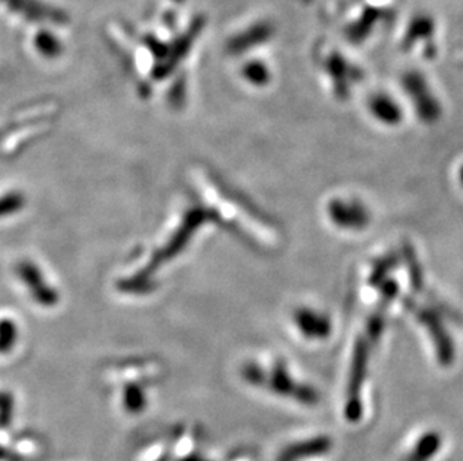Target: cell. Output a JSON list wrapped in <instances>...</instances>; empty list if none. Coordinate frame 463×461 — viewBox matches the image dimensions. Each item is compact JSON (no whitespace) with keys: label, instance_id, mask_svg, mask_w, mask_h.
Instances as JSON below:
<instances>
[{"label":"cell","instance_id":"obj_3","mask_svg":"<svg viewBox=\"0 0 463 461\" xmlns=\"http://www.w3.org/2000/svg\"><path fill=\"white\" fill-rule=\"evenodd\" d=\"M264 384L268 385V388L273 391L275 394L282 396V397H293L294 400L297 398L298 391L303 384H297L294 382V379L289 376L287 367L278 363L273 368H271V372L268 375V377H266Z\"/></svg>","mask_w":463,"mask_h":461},{"label":"cell","instance_id":"obj_1","mask_svg":"<svg viewBox=\"0 0 463 461\" xmlns=\"http://www.w3.org/2000/svg\"><path fill=\"white\" fill-rule=\"evenodd\" d=\"M367 368V347L363 343H358L352 358L349 382L347 391V405L345 416L349 423H358L363 415V405H361V386L365 382Z\"/></svg>","mask_w":463,"mask_h":461},{"label":"cell","instance_id":"obj_7","mask_svg":"<svg viewBox=\"0 0 463 461\" xmlns=\"http://www.w3.org/2000/svg\"><path fill=\"white\" fill-rule=\"evenodd\" d=\"M372 109H374V113L379 118L387 120V122H396L400 116L396 104L391 102L390 99L386 96L374 97V101H372Z\"/></svg>","mask_w":463,"mask_h":461},{"label":"cell","instance_id":"obj_2","mask_svg":"<svg viewBox=\"0 0 463 461\" xmlns=\"http://www.w3.org/2000/svg\"><path fill=\"white\" fill-rule=\"evenodd\" d=\"M331 439L328 436H317L291 444L282 451L278 461H301L312 457H319L327 454L331 449Z\"/></svg>","mask_w":463,"mask_h":461},{"label":"cell","instance_id":"obj_4","mask_svg":"<svg viewBox=\"0 0 463 461\" xmlns=\"http://www.w3.org/2000/svg\"><path fill=\"white\" fill-rule=\"evenodd\" d=\"M442 446V436L438 432H426L423 435L411 453L407 455L405 461H432L439 453Z\"/></svg>","mask_w":463,"mask_h":461},{"label":"cell","instance_id":"obj_6","mask_svg":"<svg viewBox=\"0 0 463 461\" xmlns=\"http://www.w3.org/2000/svg\"><path fill=\"white\" fill-rule=\"evenodd\" d=\"M333 216L347 226H360L366 222V212L356 204H335Z\"/></svg>","mask_w":463,"mask_h":461},{"label":"cell","instance_id":"obj_8","mask_svg":"<svg viewBox=\"0 0 463 461\" xmlns=\"http://www.w3.org/2000/svg\"><path fill=\"white\" fill-rule=\"evenodd\" d=\"M246 75L254 83H264L267 79V71L263 65H249L246 69Z\"/></svg>","mask_w":463,"mask_h":461},{"label":"cell","instance_id":"obj_5","mask_svg":"<svg viewBox=\"0 0 463 461\" xmlns=\"http://www.w3.org/2000/svg\"><path fill=\"white\" fill-rule=\"evenodd\" d=\"M298 324L301 331L308 337H324L328 334V322L323 316L314 312H301L298 316Z\"/></svg>","mask_w":463,"mask_h":461}]
</instances>
